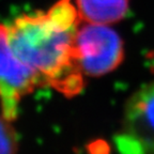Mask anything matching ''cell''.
<instances>
[{"instance_id":"1","label":"cell","mask_w":154,"mask_h":154,"mask_svg":"<svg viewBox=\"0 0 154 154\" xmlns=\"http://www.w3.org/2000/svg\"><path fill=\"white\" fill-rule=\"evenodd\" d=\"M80 19L73 0H58L46 11L26 13L8 26L12 51L29 69L66 97L82 91L85 75L76 55Z\"/></svg>"},{"instance_id":"2","label":"cell","mask_w":154,"mask_h":154,"mask_svg":"<svg viewBox=\"0 0 154 154\" xmlns=\"http://www.w3.org/2000/svg\"><path fill=\"white\" fill-rule=\"evenodd\" d=\"M76 55L85 77H102L124 60V43L110 25L80 24L76 34Z\"/></svg>"},{"instance_id":"3","label":"cell","mask_w":154,"mask_h":154,"mask_svg":"<svg viewBox=\"0 0 154 154\" xmlns=\"http://www.w3.org/2000/svg\"><path fill=\"white\" fill-rule=\"evenodd\" d=\"M44 86L35 72L19 60L12 51L8 26L0 24V109L10 121L18 117L19 106L27 95Z\"/></svg>"},{"instance_id":"4","label":"cell","mask_w":154,"mask_h":154,"mask_svg":"<svg viewBox=\"0 0 154 154\" xmlns=\"http://www.w3.org/2000/svg\"><path fill=\"white\" fill-rule=\"evenodd\" d=\"M119 150L130 153H154V80L130 96L123 111Z\"/></svg>"},{"instance_id":"5","label":"cell","mask_w":154,"mask_h":154,"mask_svg":"<svg viewBox=\"0 0 154 154\" xmlns=\"http://www.w3.org/2000/svg\"><path fill=\"white\" fill-rule=\"evenodd\" d=\"M82 23L112 25L128 16L130 0H75Z\"/></svg>"},{"instance_id":"6","label":"cell","mask_w":154,"mask_h":154,"mask_svg":"<svg viewBox=\"0 0 154 154\" xmlns=\"http://www.w3.org/2000/svg\"><path fill=\"white\" fill-rule=\"evenodd\" d=\"M17 133L12 126V121L0 113V154L15 153L18 150Z\"/></svg>"}]
</instances>
